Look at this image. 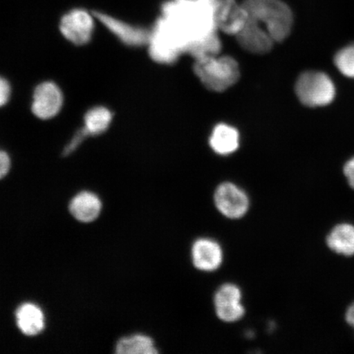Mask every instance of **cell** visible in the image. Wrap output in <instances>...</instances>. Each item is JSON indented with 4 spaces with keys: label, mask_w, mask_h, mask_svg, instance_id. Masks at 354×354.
<instances>
[{
    "label": "cell",
    "mask_w": 354,
    "mask_h": 354,
    "mask_svg": "<svg viewBox=\"0 0 354 354\" xmlns=\"http://www.w3.org/2000/svg\"><path fill=\"white\" fill-rule=\"evenodd\" d=\"M219 0H168L162 17L183 41L185 53L194 42L218 32L215 22Z\"/></svg>",
    "instance_id": "obj_1"
},
{
    "label": "cell",
    "mask_w": 354,
    "mask_h": 354,
    "mask_svg": "<svg viewBox=\"0 0 354 354\" xmlns=\"http://www.w3.org/2000/svg\"><path fill=\"white\" fill-rule=\"evenodd\" d=\"M249 16L268 30L275 42L289 37L294 25L293 12L282 0H243Z\"/></svg>",
    "instance_id": "obj_2"
},
{
    "label": "cell",
    "mask_w": 354,
    "mask_h": 354,
    "mask_svg": "<svg viewBox=\"0 0 354 354\" xmlns=\"http://www.w3.org/2000/svg\"><path fill=\"white\" fill-rule=\"evenodd\" d=\"M194 71L203 85L215 92L227 90L236 83L241 75L233 57L219 55L196 60Z\"/></svg>",
    "instance_id": "obj_3"
},
{
    "label": "cell",
    "mask_w": 354,
    "mask_h": 354,
    "mask_svg": "<svg viewBox=\"0 0 354 354\" xmlns=\"http://www.w3.org/2000/svg\"><path fill=\"white\" fill-rule=\"evenodd\" d=\"M298 99L310 108L325 107L333 103L336 87L329 75L319 71H308L300 75L295 84Z\"/></svg>",
    "instance_id": "obj_4"
},
{
    "label": "cell",
    "mask_w": 354,
    "mask_h": 354,
    "mask_svg": "<svg viewBox=\"0 0 354 354\" xmlns=\"http://www.w3.org/2000/svg\"><path fill=\"white\" fill-rule=\"evenodd\" d=\"M148 46L150 57L159 64H174L185 53L183 43L162 17L150 32Z\"/></svg>",
    "instance_id": "obj_5"
},
{
    "label": "cell",
    "mask_w": 354,
    "mask_h": 354,
    "mask_svg": "<svg viewBox=\"0 0 354 354\" xmlns=\"http://www.w3.org/2000/svg\"><path fill=\"white\" fill-rule=\"evenodd\" d=\"M218 209L229 218H240L249 209L250 201L245 192L232 183L219 185L215 193Z\"/></svg>",
    "instance_id": "obj_6"
},
{
    "label": "cell",
    "mask_w": 354,
    "mask_h": 354,
    "mask_svg": "<svg viewBox=\"0 0 354 354\" xmlns=\"http://www.w3.org/2000/svg\"><path fill=\"white\" fill-rule=\"evenodd\" d=\"M248 19L249 13L242 2L239 3L237 0H219L215 15L218 30L236 37L245 26Z\"/></svg>",
    "instance_id": "obj_7"
},
{
    "label": "cell",
    "mask_w": 354,
    "mask_h": 354,
    "mask_svg": "<svg viewBox=\"0 0 354 354\" xmlns=\"http://www.w3.org/2000/svg\"><path fill=\"white\" fill-rule=\"evenodd\" d=\"M94 28L92 16L83 10H74L66 13L60 24L62 34L77 46H82L91 41Z\"/></svg>",
    "instance_id": "obj_8"
},
{
    "label": "cell",
    "mask_w": 354,
    "mask_h": 354,
    "mask_svg": "<svg viewBox=\"0 0 354 354\" xmlns=\"http://www.w3.org/2000/svg\"><path fill=\"white\" fill-rule=\"evenodd\" d=\"M236 37L243 50L255 55L267 54L276 43L268 30L250 16Z\"/></svg>",
    "instance_id": "obj_9"
},
{
    "label": "cell",
    "mask_w": 354,
    "mask_h": 354,
    "mask_svg": "<svg viewBox=\"0 0 354 354\" xmlns=\"http://www.w3.org/2000/svg\"><path fill=\"white\" fill-rule=\"evenodd\" d=\"M63 102V94L55 83H42L35 88L32 112L41 119L54 118L59 113Z\"/></svg>",
    "instance_id": "obj_10"
},
{
    "label": "cell",
    "mask_w": 354,
    "mask_h": 354,
    "mask_svg": "<svg viewBox=\"0 0 354 354\" xmlns=\"http://www.w3.org/2000/svg\"><path fill=\"white\" fill-rule=\"evenodd\" d=\"M241 300V291L236 286L225 284L221 286L215 295L216 315L227 322L240 320L245 314Z\"/></svg>",
    "instance_id": "obj_11"
},
{
    "label": "cell",
    "mask_w": 354,
    "mask_h": 354,
    "mask_svg": "<svg viewBox=\"0 0 354 354\" xmlns=\"http://www.w3.org/2000/svg\"><path fill=\"white\" fill-rule=\"evenodd\" d=\"M95 16L111 32L127 46H143L148 44L150 32L147 30L127 24L104 13L95 12Z\"/></svg>",
    "instance_id": "obj_12"
},
{
    "label": "cell",
    "mask_w": 354,
    "mask_h": 354,
    "mask_svg": "<svg viewBox=\"0 0 354 354\" xmlns=\"http://www.w3.org/2000/svg\"><path fill=\"white\" fill-rule=\"evenodd\" d=\"M193 263L202 271L212 272L218 269L223 263V250L210 239H199L192 248Z\"/></svg>",
    "instance_id": "obj_13"
},
{
    "label": "cell",
    "mask_w": 354,
    "mask_h": 354,
    "mask_svg": "<svg viewBox=\"0 0 354 354\" xmlns=\"http://www.w3.org/2000/svg\"><path fill=\"white\" fill-rule=\"evenodd\" d=\"M102 202L94 193L83 192L77 194L71 201L69 211L77 221L90 223L99 218Z\"/></svg>",
    "instance_id": "obj_14"
},
{
    "label": "cell",
    "mask_w": 354,
    "mask_h": 354,
    "mask_svg": "<svg viewBox=\"0 0 354 354\" xmlns=\"http://www.w3.org/2000/svg\"><path fill=\"white\" fill-rule=\"evenodd\" d=\"M16 320L21 333L28 336L41 333L46 326V318L41 308L32 303L21 304L17 308Z\"/></svg>",
    "instance_id": "obj_15"
},
{
    "label": "cell",
    "mask_w": 354,
    "mask_h": 354,
    "mask_svg": "<svg viewBox=\"0 0 354 354\" xmlns=\"http://www.w3.org/2000/svg\"><path fill=\"white\" fill-rule=\"evenodd\" d=\"M326 245L331 251L339 255H354V225L340 223L331 230L326 237Z\"/></svg>",
    "instance_id": "obj_16"
},
{
    "label": "cell",
    "mask_w": 354,
    "mask_h": 354,
    "mask_svg": "<svg viewBox=\"0 0 354 354\" xmlns=\"http://www.w3.org/2000/svg\"><path fill=\"white\" fill-rule=\"evenodd\" d=\"M240 145V135L236 128L219 124L216 126L210 136V146L216 153L221 155L231 154Z\"/></svg>",
    "instance_id": "obj_17"
},
{
    "label": "cell",
    "mask_w": 354,
    "mask_h": 354,
    "mask_svg": "<svg viewBox=\"0 0 354 354\" xmlns=\"http://www.w3.org/2000/svg\"><path fill=\"white\" fill-rule=\"evenodd\" d=\"M158 351L153 340L147 335H135L119 340L116 346L118 354H153Z\"/></svg>",
    "instance_id": "obj_18"
},
{
    "label": "cell",
    "mask_w": 354,
    "mask_h": 354,
    "mask_svg": "<svg viewBox=\"0 0 354 354\" xmlns=\"http://www.w3.org/2000/svg\"><path fill=\"white\" fill-rule=\"evenodd\" d=\"M218 33V32L212 33L194 42L188 48V54L192 55L194 60L218 55L221 52V43Z\"/></svg>",
    "instance_id": "obj_19"
},
{
    "label": "cell",
    "mask_w": 354,
    "mask_h": 354,
    "mask_svg": "<svg viewBox=\"0 0 354 354\" xmlns=\"http://www.w3.org/2000/svg\"><path fill=\"white\" fill-rule=\"evenodd\" d=\"M112 118V113L108 109L104 107L92 109L86 114L84 128L88 135H100L108 129Z\"/></svg>",
    "instance_id": "obj_20"
},
{
    "label": "cell",
    "mask_w": 354,
    "mask_h": 354,
    "mask_svg": "<svg viewBox=\"0 0 354 354\" xmlns=\"http://www.w3.org/2000/svg\"><path fill=\"white\" fill-rule=\"evenodd\" d=\"M334 64L344 77L354 79V43L348 44L336 53Z\"/></svg>",
    "instance_id": "obj_21"
},
{
    "label": "cell",
    "mask_w": 354,
    "mask_h": 354,
    "mask_svg": "<svg viewBox=\"0 0 354 354\" xmlns=\"http://www.w3.org/2000/svg\"><path fill=\"white\" fill-rule=\"evenodd\" d=\"M88 136L87 131L85 128H83L82 130L79 131L76 136L73 137V139L71 140V142L66 146L64 153L68 154L74 151L78 147V145L82 143V141L86 138V137Z\"/></svg>",
    "instance_id": "obj_22"
},
{
    "label": "cell",
    "mask_w": 354,
    "mask_h": 354,
    "mask_svg": "<svg viewBox=\"0 0 354 354\" xmlns=\"http://www.w3.org/2000/svg\"><path fill=\"white\" fill-rule=\"evenodd\" d=\"M11 88L6 79L0 77V107L6 105L10 100Z\"/></svg>",
    "instance_id": "obj_23"
},
{
    "label": "cell",
    "mask_w": 354,
    "mask_h": 354,
    "mask_svg": "<svg viewBox=\"0 0 354 354\" xmlns=\"http://www.w3.org/2000/svg\"><path fill=\"white\" fill-rule=\"evenodd\" d=\"M343 171L349 187L354 189V157L348 159L345 163Z\"/></svg>",
    "instance_id": "obj_24"
},
{
    "label": "cell",
    "mask_w": 354,
    "mask_h": 354,
    "mask_svg": "<svg viewBox=\"0 0 354 354\" xmlns=\"http://www.w3.org/2000/svg\"><path fill=\"white\" fill-rule=\"evenodd\" d=\"M11 167L10 158L4 151H0V179L6 177Z\"/></svg>",
    "instance_id": "obj_25"
},
{
    "label": "cell",
    "mask_w": 354,
    "mask_h": 354,
    "mask_svg": "<svg viewBox=\"0 0 354 354\" xmlns=\"http://www.w3.org/2000/svg\"><path fill=\"white\" fill-rule=\"evenodd\" d=\"M345 321L354 328V303L351 305L345 313Z\"/></svg>",
    "instance_id": "obj_26"
}]
</instances>
